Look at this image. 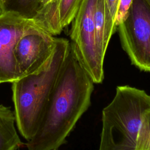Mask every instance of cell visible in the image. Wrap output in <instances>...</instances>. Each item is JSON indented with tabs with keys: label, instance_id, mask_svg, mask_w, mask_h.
I'll use <instances>...</instances> for the list:
<instances>
[{
	"label": "cell",
	"instance_id": "obj_1",
	"mask_svg": "<svg viewBox=\"0 0 150 150\" xmlns=\"http://www.w3.org/2000/svg\"><path fill=\"white\" fill-rule=\"evenodd\" d=\"M93 84L70 42L39 127L26 144L28 150H56L65 142L90 105Z\"/></svg>",
	"mask_w": 150,
	"mask_h": 150
},
{
	"label": "cell",
	"instance_id": "obj_2",
	"mask_svg": "<svg viewBox=\"0 0 150 150\" xmlns=\"http://www.w3.org/2000/svg\"><path fill=\"white\" fill-rule=\"evenodd\" d=\"M69 44L66 39L56 38L53 53L45 68L12 83L15 122L20 134L27 141L35 135L39 127Z\"/></svg>",
	"mask_w": 150,
	"mask_h": 150
},
{
	"label": "cell",
	"instance_id": "obj_3",
	"mask_svg": "<svg viewBox=\"0 0 150 150\" xmlns=\"http://www.w3.org/2000/svg\"><path fill=\"white\" fill-rule=\"evenodd\" d=\"M150 110V95L129 86L116 88L111 102L102 111L98 150H135L144 114Z\"/></svg>",
	"mask_w": 150,
	"mask_h": 150
},
{
	"label": "cell",
	"instance_id": "obj_4",
	"mask_svg": "<svg viewBox=\"0 0 150 150\" xmlns=\"http://www.w3.org/2000/svg\"><path fill=\"white\" fill-rule=\"evenodd\" d=\"M96 0H83L71 22L69 36L70 43L83 67L94 83L104 79V57L100 53L96 43L94 11Z\"/></svg>",
	"mask_w": 150,
	"mask_h": 150
},
{
	"label": "cell",
	"instance_id": "obj_5",
	"mask_svg": "<svg viewBox=\"0 0 150 150\" xmlns=\"http://www.w3.org/2000/svg\"><path fill=\"white\" fill-rule=\"evenodd\" d=\"M121 44L131 63L150 72V4L133 0L128 15L118 26Z\"/></svg>",
	"mask_w": 150,
	"mask_h": 150
},
{
	"label": "cell",
	"instance_id": "obj_6",
	"mask_svg": "<svg viewBox=\"0 0 150 150\" xmlns=\"http://www.w3.org/2000/svg\"><path fill=\"white\" fill-rule=\"evenodd\" d=\"M56 38L35 23L28 26L14 48L18 79L45 68L54 48Z\"/></svg>",
	"mask_w": 150,
	"mask_h": 150
},
{
	"label": "cell",
	"instance_id": "obj_7",
	"mask_svg": "<svg viewBox=\"0 0 150 150\" xmlns=\"http://www.w3.org/2000/svg\"><path fill=\"white\" fill-rule=\"evenodd\" d=\"M34 22L12 13L0 15V81L12 83L18 79L14 57L15 45L25 29Z\"/></svg>",
	"mask_w": 150,
	"mask_h": 150
},
{
	"label": "cell",
	"instance_id": "obj_8",
	"mask_svg": "<svg viewBox=\"0 0 150 150\" xmlns=\"http://www.w3.org/2000/svg\"><path fill=\"white\" fill-rule=\"evenodd\" d=\"M94 22L97 46L101 54L105 57L111 38L117 29L110 15L105 0H96Z\"/></svg>",
	"mask_w": 150,
	"mask_h": 150
},
{
	"label": "cell",
	"instance_id": "obj_9",
	"mask_svg": "<svg viewBox=\"0 0 150 150\" xmlns=\"http://www.w3.org/2000/svg\"><path fill=\"white\" fill-rule=\"evenodd\" d=\"M15 123L14 112L0 104V150H16L22 144Z\"/></svg>",
	"mask_w": 150,
	"mask_h": 150
},
{
	"label": "cell",
	"instance_id": "obj_10",
	"mask_svg": "<svg viewBox=\"0 0 150 150\" xmlns=\"http://www.w3.org/2000/svg\"><path fill=\"white\" fill-rule=\"evenodd\" d=\"M59 0H40L37 14L33 21L39 28L54 36L60 34L62 29L58 16Z\"/></svg>",
	"mask_w": 150,
	"mask_h": 150
},
{
	"label": "cell",
	"instance_id": "obj_11",
	"mask_svg": "<svg viewBox=\"0 0 150 150\" xmlns=\"http://www.w3.org/2000/svg\"><path fill=\"white\" fill-rule=\"evenodd\" d=\"M40 0H2L3 13H12L22 18L33 21Z\"/></svg>",
	"mask_w": 150,
	"mask_h": 150
},
{
	"label": "cell",
	"instance_id": "obj_12",
	"mask_svg": "<svg viewBox=\"0 0 150 150\" xmlns=\"http://www.w3.org/2000/svg\"><path fill=\"white\" fill-rule=\"evenodd\" d=\"M83 0H59L58 16L62 29L70 25L76 16Z\"/></svg>",
	"mask_w": 150,
	"mask_h": 150
},
{
	"label": "cell",
	"instance_id": "obj_13",
	"mask_svg": "<svg viewBox=\"0 0 150 150\" xmlns=\"http://www.w3.org/2000/svg\"><path fill=\"white\" fill-rule=\"evenodd\" d=\"M135 150H150V110L143 115L138 132Z\"/></svg>",
	"mask_w": 150,
	"mask_h": 150
},
{
	"label": "cell",
	"instance_id": "obj_14",
	"mask_svg": "<svg viewBox=\"0 0 150 150\" xmlns=\"http://www.w3.org/2000/svg\"><path fill=\"white\" fill-rule=\"evenodd\" d=\"M132 1L133 0H120L115 19V25L117 28L128 15Z\"/></svg>",
	"mask_w": 150,
	"mask_h": 150
},
{
	"label": "cell",
	"instance_id": "obj_15",
	"mask_svg": "<svg viewBox=\"0 0 150 150\" xmlns=\"http://www.w3.org/2000/svg\"><path fill=\"white\" fill-rule=\"evenodd\" d=\"M119 1L120 0H105L112 21L114 22V25H115V19L117 15V11Z\"/></svg>",
	"mask_w": 150,
	"mask_h": 150
},
{
	"label": "cell",
	"instance_id": "obj_16",
	"mask_svg": "<svg viewBox=\"0 0 150 150\" xmlns=\"http://www.w3.org/2000/svg\"><path fill=\"white\" fill-rule=\"evenodd\" d=\"M3 13V10H2V0H0V15Z\"/></svg>",
	"mask_w": 150,
	"mask_h": 150
},
{
	"label": "cell",
	"instance_id": "obj_17",
	"mask_svg": "<svg viewBox=\"0 0 150 150\" xmlns=\"http://www.w3.org/2000/svg\"><path fill=\"white\" fill-rule=\"evenodd\" d=\"M147 1H148V2L150 4V0H147Z\"/></svg>",
	"mask_w": 150,
	"mask_h": 150
},
{
	"label": "cell",
	"instance_id": "obj_18",
	"mask_svg": "<svg viewBox=\"0 0 150 150\" xmlns=\"http://www.w3.org/2000/svg\"><path fill=\"white\" fill-rule=\"evenodd\" d=\"M1 81H0V84H1Z\"/></svg>",
	"mask_w": 150,
	"mask_h": 150
}]
</instances>
